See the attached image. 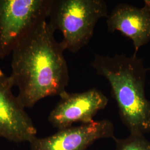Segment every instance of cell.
Masks as SVG:
<instances>
[{
  "label": "cell",
  "mask_w": 150,
  "mask_h": 150,
  "mask_svg": "<svg viewBox=\"0 0 150 150\" xmlns=\"http://www.w3.org/2000/svg\"><path fill=\"white\" fill-rule=\"evenodd\" d=\"M91 66L107 80L117 103L121 120L130 134L150 132V100L145 95L147 69L136 54L113 56L97 54Z\"/></svg>",
  "instance_id": "cell-2"
},
{
  "label": "cell",
  "mask_w": 150,
  "mask_h": 150,
  "mask_svg": "<svg viewBox=\"0 0 150 150\" xmlns=\"http://www.w3.org/2000/svg\"><path fill=\"white\" fill-rule=\"evenodd\" d=\"M11 77L0 76V137L20 143L31 141L37 129L18 96L13 95Z\"/></svg>",
  "instance_id": "cell-7"
},
{
  "label": "cell",
  "mask_w": 150,
  "mask_h": 150,
  "mask_svg": "<svg viewBox=\"0 0 150 150\" xmlns=\"http://www.w3.org/2000/svg\"><path fill=\"white\" fill-rule=\"evenodd\" d=\"M108 15L103 0H52L48 23L61 32L64 50L75 54L90 42L97 22Z\"/></svg>",
  "instance_id": "cell-3"
},
{
  "label": "cell",
  "mask_w": 150,
  "mask_h": 150,
  "mask_svg": "<svg viewBox=\"0 0 150 150\" xmlns=\"http://www.w3.org/2000/svg\"><path fill=\"white\" fill-rule=\"evenodd\" d=\"M5 74L3 72V71H2V70L1 69V68H0V76H4V75H5Z\"/></svg>",
  "instance_id": "cell-10"
},
{
  "label": "cell",
  "mask_w": 150,
  "mask_h": 150,
  "mask_svg": "<svg viewBox=\"0 0 150 150\" xmlns=\"http://www.w3.org/2000/svg\"><path fill=\"white\" fill-rule=\"evenodd\" d=\"M60 97L59 102L50 113L48 120L54 128L72 126L74 123H90L97 113L107 106L108 99L96 88L79 93L67 92Z\"/></svg>",
  "instance_id": "cell-5"
},
{
  "label": "cell",
  "mask_w": 150,
  "mask_h": 150,
  "mask_svg": "<svg viewBox=\"0 0 150 150\" xmlns=\"http://www.w3.org/2000/svg\"><path fill=\"white\" fill-rule=\"evenodd\" d=\"M52 0H0V59L40 22L46 20Z\"/></svg>",
  "instance_id": "cell-4"
},
{
  "label": "cell",
  "mask_w": 150,
  "mask_h": 150,
  "mask_svg": "<svg viewBox=\"0 0 150 150\" xmlns=\"http://www.w3.org/2000/svg\"><path fill=\"white\" fill-rule=\"evenodd\" d=\"M115 139L114 126L108 120L58 129L43 138L37 136L30 141V150H86L98 139Z\"/></svg>",
  "instance_id": "cell-6"
},
{
  "label": "cell",
  "mask_w": 150,
  "mask_h": 150,
  "mask_svg": "<svg viewBox=\"0 0 150 150\" xmlns=\"http://www.w3.org/2000/svg\"><path fill=\"white\" fill-rule=\"evenodd\" d=\"M46 20L22 39L12 52L11 77L25 108L33 107L45 97L67 92L69 72L64 49L54 38Z\"/></svg>",
  "instance_id": "cell-1"
},
{
  "label": "cell",
  "mask_w": 150,
  "mask_h": 150,
  "mask_svg": "<svg viewBox=\"0 0 150 150\" xmlns=\"http://www.w3.org/2000/svg\"><path fill=\"white\" fill-rule=\"evenodd\" d=\"M106 23L108 31L121 32L132 40L136 54L150 42V0L144 1L140 8L119 4L107 16Z\"/></svg>",
  "instance_id": "cell-8"
},
{
  "label": "cell",
  "mask_w": 150,
  "mask_h": 150,
  "mask_svg": "<svg viewBox=\"0 0 150 150\" xmlns=\"http://www.w3.org/2000/svg\"><path fill=\"white\" fill-rule=\"evenodd\" d=\"M116 150H150V142L144 135L130 134L125 139L115 137Z\"/></svg>",
  "instance_id": "cell-9"
}]
</instances>
